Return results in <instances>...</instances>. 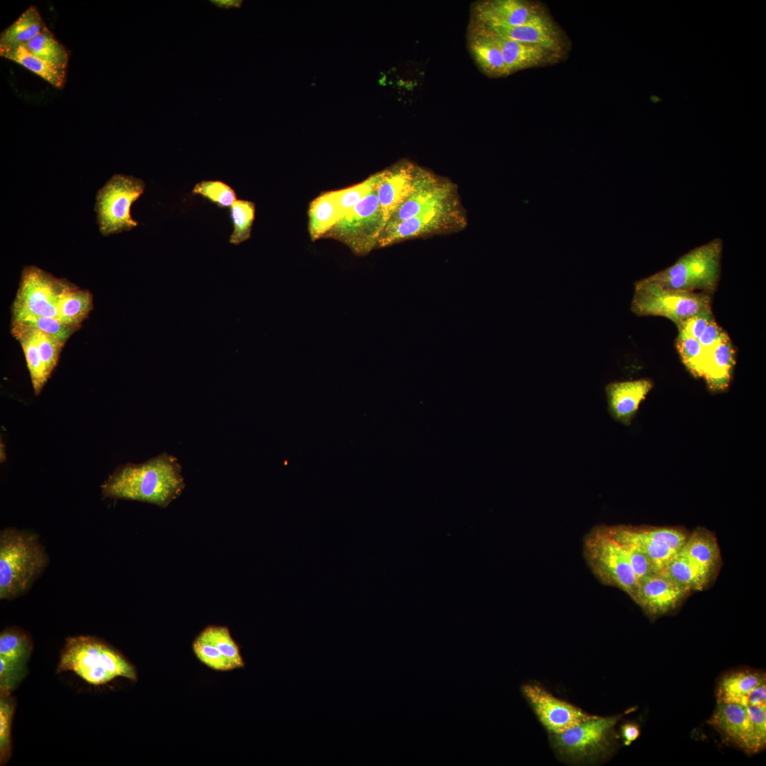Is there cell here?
<instances>
[{
	"instance_id": "1",
	"label": "cell",
	"mask_w": 766,
	"mask_h": 766,
	"mask_svg": "<svg viewBox=\"0 0 766 766\" xmlns=\"http://www.w3.org/2000/svg\"><path fill=\"white\" fill-rule=\"evenodd\" d=\"M185 487L177 459L162 453L140 464L121 465L101 486L105 498L148 502L167 507Z\"/></svg>"
},
{
	"instance_id": "2",
	"label": "cell",
	"mask_w": 766,
	"mask_h": 766,
	"mask_svg": "<svg viewBox=\"0 0 766 766\" xmlns=\"http://www.w3.org/2000/svg\"><path fill=\"white\" fill-rule=\"evenodd\" d=\"M72 672L87 683L100 686L121 677L136 681L135 666L117 649L91 635L67 638L56 672Z\"/></svg>"
},
{
	"instance_id": "3",
	"label": "cell",
	"mask_w": 766,
	"mask_h": 766,
	"mask_svg": "<svg viewBox=\"0 0 766 766\" xmlns=\"http://www.w3.org/2000/svg\"><path fill=\"white\" fill-rule=\"evenodd\" d=\"M49 563L36 534L16 528L0 531V599L25 594Z\"/></svg>"
},
{
	"instance_id": "4",
	"label": "cell",
	"mask_w": 766,
	"mask_h": 766,
	"mask_svg": "<svg viewBox=\"0 0 766 766\" xmlns=\"http://www.w3.org/2000/svg\"><path fill=\"white\" fill-rule=\"evenodd\" d=\"M723 240L716 238L696 247L668 267L646 277L667 289L711 294L721 274Z\"/></svg>"
},
{
	"instance_id": "5",
	"label": "cell",
	"mask_w": 766,
	"mask_h": 766,
	"mask_svg": "<svg viewBox=\"0 0 766 766\" xmlns=\"http://www.w3.org/2000/svg\"><path fill=\"white\" fill-rule=\"evenodd\" d=\"M709 294L664 288L646 277L634 284L631 310L638 316H662L676 326L696 313L711 311Z\"/></svg>"
},
{
	"instance_id": "6",
	"label": "cell",
	"mask_w": 766,
	"mask_h": 766,
	"mask_svg": "<svg viewBox=\"0 0 766 766\" xmlns=\"http://www.w3.org/2000/svg\"><path fill=\"white\" fill-rule=\"evenodd\" d=\"M583 554L592 573L603 584L618 588L630 597L633 595L639 582L625 550L601 526L593 528L584 536Z\"/></svg>"
},
{
	"instance_id": "7",
	"label": "cell",
	"mask_w": 766,
	"mask_h": 766,
	"mask_svg": "<svg viewBox=\"0 0 766 766\" xmlns=\"http://www.w3.org/2000/svg\"><path fill=\"white\" fill-rule=\"evenodd\" d=\"M385 226L376 188L344 215L323 238L338 240L355 254L365 255L377 247Z\"/></svg>"
},
{
	"instance_id": "8",
	"label": "cell",
	"mask_w": 766,
	"mask_h": 766,
	"mask_svg": "<svg viewBox=\"0 0 766 766\" xmlns=\"http://www.w3.org/2000/svg\"><path fill=\"white\" fill-rule=\"evenodd\" d=\"M138 178L115 174L99 190L95 210L100 232L105 236L130 231L138 226L131 216V206L144 192Z\"/></svg>"
},
{
	"instance_id": "9",
	"label": "cell",
	"mask_w": 766,
	"mask_h": 766,
	"mask_svg": "<svg viewBox=\"0 0 766 766\" xmlns=\"http://www.w3.org/2000/svg\"><path fill=\"white\" fill-rule=\"evenodd\" d=\"M621 716L594 718L550 736L555 751L574 762L596 759L608 752Z\"/></svg>"
},
{
	"instance_id": "10",
	"label": "cell",
	"mask_w": 766,
	"mask_h": 766,
	"mask_svg": "<svg viewBox=\"0 0 766 766\" xmlns=\"http://www.w3.org/2000/svg\"><path fill=\"white\" fill-rule=\"evenodd\" d=\"M619 543L633 545L644 552L658 572L665 570L684 545L689 534L672 527L601 526Z\"/></svg>"
},
{
	"instance_id": "11",
	"label": "cell",
	"mask_w": 766,
	"mask_h": 766,
	"mask_svg": "<svg viewBox=\"0 0 766 766\" xmlns=\"http://www.w3.org/2000/svg\"><path fill=\"white\" fill-rule=\"evenodd\" d=\"M465 226L466 218L457 197H455L385 227L379 236L377 248L431 234L459 231Z\"/></svg>"
},
{
	"instance_id": "12",
	"label": "cell",
	"mask_w": 766,
	"mask_h": 766,
	"mask_svg": "<svg viewBox=\"0 0 766 766\" xmlns=\"http://www.w3.org/2000/svg\"><path fill=\"white\" fill-rule=\"evenodd\" d=\"M69 284L38 267H24L13 301V319L27 315L58 319V299Z\"/></svg>"
},
{
	"instance_id": "13",
	"label": "cell",
	"mask_w": 766,
	"mask_h": 766,
	"mask_svg": "<svg viewBox=\"0 0 766 766\" xmlns=\"http://www.w3.org/2000/svg\"><path fill=\"white\" fill-rule=\"evenodd\" d=\"M455 197V187L452 182L416 166L410 194L390 217L385 227L396 224Z\"/></svg>"
},
{
	"instance_id": "14",
	"label": "cell",
	"mask_w": 766,
	"mask_h": 766,
	"mask_svg": "<svg viewBox=\"0 0 766 766\" xmlns=\"http://www.w3.org/2000/svg\"><path fill=\"white\" fill-rule=\"evenodd\" d=\"M521 691L537 718L550 735L562 733L595 716L555 697L538 684H523Z\"/></svg>"
},
{
	"instance_id": "15",
	"label": "cell",
	"mask_w": 766,
	"mask_h": 766,
	"mask_svg": "<svg viewBox=\"0 0 766 766\" xmlns=\"http://www.w3.org/2000/svg\"><path fill=\"white\" fill-rule=\"evenodd\" d=\"M33 649L30 635L13 626L0 633V694L10 695L24 679Z\"/></svg>"
},
{
	"instance_id": "16",
	"label": "cell",
	"mask_w": 766,
	"mask_h": 766,
	"mask_svg": "<svg viewBox=\"0 0 766 766\" xmlns=\"http://www.w3.org/2000/svg\"><path fill=\"white\" fill-rule=\"evenodd\" d=\"M689 593L662 571L640 581L631 598L647 616L656 618L677 609Z\"/></svg>"
},
{
	"instance_id": "17",
	"label": "cell",
	"mask_w": 766,
	"mask_h": 766,
	"mask_svg": "<svg viewBox=\"0 0 766 766\" xmlns=\"http://www.w3.org/2000/svg\"><path fill=\"white\" fill-rule=\"evenodd\" d=\"M534 3L524 0H485L473 4L471 20L485 26L516 27L545 16Z\"/></svg>"
},
{
	"instance_id": "18",
	"label": "cell",
	"mask_w": 766,
	"mask_h": 766,
	"mask_svg": "<svg viewBox=\"0 0 766 766\" xmlns=\"http://www.w3.org/2000/svg\"><path fill=\"white\" fill-rule=\"evenodd\" d=\"M709 723L726 740L747 753H757L765 748L757 736L748 710L743 705L717 702Z\"/></svg>"
},
{
	"instance_id": "19",
	"label": "cell",
	"mask_w": 766,
	"mask_h": 766,
	"mask_svg": "<svg viewBox=\"0 0 766 766\" xmlns=\"http://www.w3.org/2000/svg\"><path fill=\"white\" fill-rule=\"evenodd\" d=\"M416 166L402 161L383 170L377 187V198L386 224L390 217L406 200L413 184Z\"/></svg>"
},
{
	"instance_id": "20",
	"label": "cell",
	"mask_w": 766,
	"mask_h": 766,
	"mask_svg": "<svg viewBox=\"0 0 766 766\" xmlns=\"http://www.w3.org/2000/svg\"><path fill=\"white\" fill-rule=\"evenodd\" d=\"M652 387V382L646 379L608 384L605 391L610 414L615 420L630 424Z\"/></svg>"
},
{
	"instance_id": "21",
	"label": "cell",
	"mask_w": 766,
	"mask_h": 766,
	"mask_svg": "<svg viewBox=\"0 0 766 766\" xmlns=\"http://www.w3.org/2000/svg\"><path fill=\"white\" fill-rule=\"evenodd\" d=\"M475 24L498 36L519 43L538 46L558 53L562 48L560 33L556 26L546 15L531 23L516 27H495Z\"/></svg>"
},
{
	"instance_id": "22",
	"label": "cell",
	"mask_w": 766,
	"mask_h": 766,
	"mask_svg": "<svg viewBox=\"0 0 766 766\" xmlns=\"http://www.w3.org/2000/svg\"><path fill=\"white\" fill-rule=\"evenodd\" d=\"M467 48L476 65L489 77H506L503 55L493 36L485 29L470 22Z\"/></svg>"
},
{
	"instance_id": "23",
	"label": "cell",
	"mask_w": 766,
	"mask_h": 766,
	"mask_svg": "<svg viewBox=\"0 0 766 766\" xmlns=\"http://www.w3.org/2000/svg\"><path fill=\"white\" fill-rule=\"evenodd\" d=\"M485 30L501 48L507 76L521 70L545 65L558 59V52L502 38Z\"/></svg>"
},
{
	"instance_id": "24",
	"label": "cell",
	"mask_w": 766,
	"mask_h": 766,
	"mask_svg": "<svg viewBox=\"0 0 766 766\" xmlns=\"http://www.w3.org/2000/svg\"><path fill=\"white\" fill-rule=\"evenodd\" d=\"M735 353L728 335L706 350L702 377L713 391H723L728 386L735 364Z\"/></svg>"
},
{
	"instance_id": "25",
	"label": "cell",
	"mask_w": 766,
	"mask_h": 766,
	"mask_svg": "<svg viewBox=\"0 0 766 766\" xmlns=\"http://www.w3.org/2000/svg\"><path fill=\"white\" fill-rule=\"evenodd\" d=\"M765 682V673L751 669L729 672L718 682L716 690L717 702L745 706L748 694Z\"/></svg>"
},
{
	"instance_id": "26",
	"label": "cell",
	"mask_w": 766,
	"mask_h": 766,
	"mask_svg": "<svg viewBox=\"0 0 766 766\" xmlns=\"http://www.w3.org/2000/svg\"><path fill=\"white\" fill-rule=\"evenodd\" d=\"M11 333L22 347L34 392L38 395L50 377L39 354L35 328L12 321Z\"/></svg>"
},
{
	"instance_id": "27",
	"label": "cell",
	"mask_w": 766,
	"mask_h": 766,
	"mask_svg": "<svg viewBox=\"0 0 766 766\" xmlns=\"http://www.w3.org/2000/svg\"><path fill=\"white\" fill-rule=\"evenodd\" d=\"M678 553L699 564L714 574L721 563V553L715 535L709 530L697 528L689 534Z\"/></svg>"
},
{
	"instance_id": "28",
	"label": "cell",
	"mask_w": 766,
	"mask_h": 766,
	"mask_svg": "<svg viewBox=\"0 0 766 766\" xmlns=\"http://www.w3.org/2000/svg\"><path fill=\"white\" fill-rule=\"evenodd\" d=\"M0 55L36 74L55 88H62L65 83V69L34 55L23 45L0 48Z\"/></svg>"
},
{
	"instance_id": "29",
	"label": "cell",
	"mask_w": 766,
	"mask_h": 766,
	"mask_svg": "<svg viewBox=\"0 0 766 766\" xmlns=\"http://www.w3.org/2000/svg\"><path fill=\"white\" fill-rule=\"evenodd\" d=\"M341 218L335 191L325 192L316 197L309 209V231L311 239L323 238Z\"/></svg>"
},
{
	"instance_id": "30",
	"label": "cell",
	"mask_w": 766,
	"mask_h": 766,
	"mask_svg": "<svg viewBox=\"0 0 766 766\" xmlns=\"http://www.w3.org/2000/svg\"><path fill=\"white\" fill-rule=\"evenodd\" d=\"M664 572L675 582L690 592L705 589L715 575L699 564L678 553Z\"/></svg>"
},
{
	"instance_id": "31",
	"label": "cell",
	"mask_w": 766,
	"mask_h": 766,
	"mask_svg": "<svg viewBox=\"0 0 766 766\" xmlns=\"http://www.w3.org/2000/svg\"><path fill=\"white\" fill-rule=\"evenodd\" d=\"M93 308L91 294L72 284L60 294L57 303L58 319L70 325L80 327Z\"/></svg>"
},
{
	"instance_id": "32",
	"label": "cell",
	"mask_w": 766,
	"mask_h": 766,
	"mask_svg": "<svg viewBox=\"0 0 766 766\" xmlns=\"http://www.w3.org/2000/svg\"><path fill=\"white\" fill-rule=\"evenodd\" d=\"M47 28L38 9L31 6L26 9L0 35V48L23 45Z\"/></svg>"
},
{
	"instance_id": "33",
	"label": "cell",
	"mask_w": 766,
	"mask_h": 766,
	"mask_svg": "<svg viewBox=\"0 0 766 766\" xmlns=\"http://www.w3.org/2000/svg\"><path fill=\"white\" fill-rule=\"evenodd\" d=\"M23 45L34 55L66 70L69 60L68 52L48 28Z\"/></svg>"
},
{
	"instance_id": "34",
	"label": "cell",
	"mask_w": 766,
	"mask_h": 766,
	"mask_svg": "<svg viewBox=\"0 0 766 766\" xmlns=\"http://www.w3.org/2000/svg\"><path fill=\"white\" fill-rule=\"evenodd\" d=\"M676 348L682 362L692 374L696 377L703 375L706 360V350L699 340L684 331L678 330Z\"/></svg>"
},
{
	"instance_id": "35",
	"label": "cell",
	"mask_w": 766,
	"mask_h": 766,
	"mask_svg": "<svg viewBox=\"0 0 766 766\" xmlns=\"http://www.w3.org/2000/svg\"><path fill=\"white\" fill-rule=\"evenodd\" d=\"M213 645L233 665L235 669L245 667L240 648L226 626H210L199 635Z\"/></svg>"
},
{
	"instance_id": "36",
	"label": "cell",
	"mask_w": 766,
	"mask_h": 766,
	"mask_svg": "<svg viewBox=\"0 0 766 766\" xmlns=\"http://www.w3.org/2000/svg\"><path fill=\"white\" fill-rule=\"evenodd\" d=\"M255 214V205L252 201L237 199L233 204L230 208V216L233 231L230 235V243L239 245L250 238Z\"/></svg>"
},
{
	"instance_id": "37",
	"label": "cell",
	"mask_w": 766,
	"mask_h": 766,
	"mask_svg": "<svg viewBox=\"0 0 766 766\" xmlns=\"http://www.w3.org/2000/svg\"><path fill=\"white\" fill-rule=\"evenodd\" d=\"M16 701L11 694H0V765L9 761L12 751L11 729Z\"/></svg>"
},
{
	"instance_id": "38",
	"label": "cell",
	"mask_w": 766,
	"mask_h": 766,
	"mask_svg": "<svg viewBox=\"0 0 766 766\" xmlns=\"http://www.w3.org/2000/svg\"><path fill=\"white\" fill-rule=\"evenodd\" d=\"M382 175L383 171L370 176L359 184L335 191L342 217L355 205L378 187Z\"/></svg>"
},
{
	"instance_id": "39",
	"label": "cell",
	"mask_w": 766,
	"mask_h": 766,
	"mask_svg": "<svg viewBox=\"0 0 766 766\" xmlns=\"http://www.w3.org/2000/svg\"><path fill=\"white\" fill-rule=\"evenodd\" d=\"M221 209L231 207L237 200L235 190L220 180H204L195 184L192 192Z\"/></svg>"
},
{
	"instance_id": "40",
	"label": "cell",
	"mask_w": 766,
	"mask_h": 766,
	"mask_svg": "<svg viewBox=\"0 0 766 766\" xmlns=\"http://www.w3.org/2000/svg\"><path fill=\"white\" fill-rule=\"evenodd\" d=\"M13 321L23 323L34 327L44 333L55 336L65 343L79 327L70 325L63 321L49 317L27 315Z\"/></svg>"
},
{
	"instance_id": "41",
	"label": "cell",
	"mask_w": 766,
	"mask_h": 766,
	"mask_svg": "<svg viewBox=\"0 0 766 766\" xmlns=\"http://www.w3.org/2000/svg\"><path fill=\"white\" fill-rule=\"evenodd\" d=\"M193 651L198 660L216 671L234 670L231 662L211 643L198 635L193 643Z\"/></svg>"
},
{
	"instance_id": "42",
	"label": "cell",
	"mask_w": 766,
	"mask_h": 766,
	"mask_svg": "<svg viewBox=\"0 0 766 766\" xmlns=\"http://www.w3.org/2000/svg\"><path fill=\"white\" fill-rule=\"evenodd\" d=\"M35 333L39 354L47 374L50 377L57 364L60 352L65 343L36 328Z\"/></svg>"
},
{
	"instance_id": "43",
	"label": "cell",
	"mask_w": 766,
	"mask_h": 766,
	"mask_svg": "<svg viewBox=\"0 0 766 766\" xmlns=\"http://www.w3.org/2000/svg\"><path fill=\"white\" fill-rule=\"evenodd\" d=\"M619 544L624 549L627 558L638 582L658 572L649 557L641 550L633 545L626 543Z\"/></svg>"
},
{
	"instance_id": "44",
	"label": "cell",
	"mask_w": 766,
	"mask_h": 766,
	"mask_svg": "<svg viewBox=\"0 0 766 766\" xmlns=\"http://www.w3.org/2000/svg\"><path fill=\"white\" fill-rule=\"evenodd\" d=\"M714 319L712 310L704 311L689 317L677 325V327L678 330L684 331L698 340L709 323Z\"/></svg>"
},
{
	"instance_id": "45",
	"label": "cell",
	"mask_w": 766,
	"mask_h": 766,
	"mask_svg": "<svg viewBox=\"0 0 766 766\" xmlns=\"http://www.w3.org/2000/svg\"><path fill=\"white\" fill-rule=\"evenodd\" d=\"M761 744H766V706H745Z\"/></svg>"
},
{
	"instance_id": "46",
	"label": "cell",
	"mask_w": 766,
	"mask_h": 766,
	"mask_svg": "<svg viewBox=\"0 0 766 766\" xmlns=\"http://www.w3.org/2000/svg\"><path fill=\"white\" fill-rule=\"evenodd\" d=\"M728 334L718 325L716 321L712 320L706 328L704 333L698 339L699 342L705 350L711 349L721 339Z\"/></svg>"
},
{
	"instance_id": "47",
	"label": "cell",
	"mask_w": 766,
	"mask_h": 766,
	"mask_svg": "<svg viewBox=\"0 0 766 766\" xmlns=\"http://www.w3.org/2000/svg\"><path fill=\"white\" fill-rule=\"evenodd\" d=\"M745 706H766V682L757 686L748 694Z\"/></svg>"
},
{
	"instance_id": "48",
	"label": "cell",
	"mask_w": 766,
	"mask_h": 766,
	"mask_svg": "<svg viewBox=\"0 0 766 766\" xmlns=\"http://www.w3.org/2000/svg\"><path fill=\"white\" fill-rule=\"evenodd\" d=\"M621 735L626 745H629L635 740L639 735L638 726L633 723H626L621 726Z\"/></svg>"
},
{
	"instance_id": "49",
	"label": "cell",
	"mask_w": 766,
	"mask_h": 766,
	"mask_svg": "<svg viewBox=\"0 0 766 766\" xmlns=\"http://www.w3.org/2000/svg\"><path fill=\"white\" fill-rule=\"evenodd\" d=\"M211 1L218 8L226 9L239 7L241 4V1L238 0H212Z\"/></svg>"
}]
</instances>
